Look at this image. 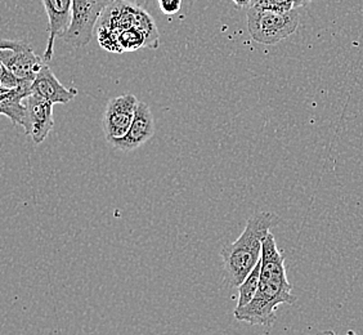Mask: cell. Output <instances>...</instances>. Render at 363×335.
<instances>
[{
  "label": "cell",
  "instance_id": "obj_17",
  "mask_svg": "<svg viewBox=\"0 0 363 335\" xmlns=\"http://www.w3.org/2000/svg\"><path fill=\"white\" fill-rule=\"evenodd\" d=\"M312 0H294V8L298 9V8L304 7L309 4Z\"/></svg>",
  "mask_w": 363,
  "mask_h": 335
},
{
  "label": "cell",
  "instance_id": "obj_1",
  "mask_svg": "<svg viewBox=\"0 0 363 335\" xmlns=\"http://www.w3.org/2000/svg\"><path fill=\"white\" fill-rule=\"evenodd\" d=\"M291 289L293 285L287 280L285 258L277 248L276 238L269 232L263 241L258 292L249 304L236 308L233 316L238 322L269 328L277 320L276 309L279 306L296 302Z\"/></svg>",
  "mask_w": 363,
  "mask_h": 335
},
{
  "label": "cell",
  "instance_id": "obj_15",
  "mask_svg": "<svg viewBox=\"0 0 363 335\" xmlns=\"http://www.w3.org/2000/svg\"><path fill=\"white\" fill-rule=\"evenodd\" d=\"M161 12L167 16H173L181 11L182 0H157Z\"/></svg>",
  "mask_w": 363,
  "mask_h": 335
},
{
  "label": "cell",
  "instance_id": "obj_16",
  "mask_svg": "<svg viewBox=\"0 0 363 335\" xmlns=\"http://www.w3.org/2000/svg\"><path fill=\"white\" fill-rule=\"evenodd\" d=\"M238 7L240 8H249L252 6V0H232Z\"/></svg>",
  "mask_w": 363,
  "mask_h": 335
},
{
  "label": "cell",
  "instance_id": "obj_7",
  "mask_svg": "<svg viewBox=\"0 0 363 335\" xmlns=\"http://www.w3.org/2000/svg\"><path fill=\"white\" fill-rule=\"evenodd\" d=\"M34 80H22L20 87L14 89L0 88V112L7 116L13 124L23 126L30 136V121L26 98L33 94Z\"/></svg>",
  "mask_w": 363,
  "mask_h": 335
},
{
  "label": "cell",
  "instance_id": "obj_14",
  "mask_svg": "<svg viewBox=\"0 0 363 335\" xmlns=\"http://www.w3.org/2000/svg\"><path fill=\"white\" fill-rule=\"evenodd\" d=\"M21 79L14 75L12 71L7 69L3 63H0V87L1 88H7V89H14L17 87H20Z\"/></svg>",
  "mask_w": 363,
  "mask_h": 335
},
{
  "label": "cell",
  "instance_id": "obj_9",
  "mask_svg": "<svg viewBox=\"0 0 363 335\" xmlns=\"http://www.w3.org/2000/svg\"><path fill=\"white\" fill-rule=\"evenodd\" d=\"M74 0H43L48 16V43L44 53V61L48 63L53 58L57 38H63L70 28Z\"/></svg>",
  "mask_w": 363,
  "mask_h": 335
},
{
  "label": "cell",
  "instance_id": "obj_19",
  "mask_svg": "<svg viewBox=\"0 0 363 335\" xmlns=\"http://www.w3.org/2000/svg\"><path fill=\"white\" fill-rule=\"evenodd\" d=\"M254 1H255V0H252V3H254Z\"/></svg>",
  "mask_w": 363,
  "mask_h": 335
},
{
  "label": "cell",
  "instance_id": "obj_5",
  "mask_svg": "<svg viewBox=\"0 0 363 335\" xmlns=\"http://www.w3.org/2000/svg\"><path fill=\"white\" fill-rule=\"evenodd\" d=\"M0 63L21 80H35L39 71L47 65L28 43L8 39L0 43Z\"/></svg>",
  "mask_w": 363,
  "mask_h": 335
},
{
  "label": "cell",
  "instance_id": "obj_8",
  "mask_svg": "<svg viewBox=\"0 0 363 335\" xmlns=\"http://www.w3.org/2000/svg\"><path fill=\"white\" fill-rule=\"evenodd\" d=\"M155 120L151 109L145 102H140L134 115L133 123L123 138L110 142L113 148L129 153L140 148L154 137Z\"/></svg>",
  "mask_w": 363,
  "mask_h": 335
},
{
  "label": "cell",
  "instance_id": "obj_12",
  "mask_svg": "<svg viewBox=\"0 0 363 335\" xmlns=\"http://www.w3.org/2000/svg\"><path fill=\"white\" fill-rule=\"evenodd\" d=\"M260 271H262V259L259 260L258 265L254 267V270L250 273V275L244 280V282L238 287V307L236 308L244 307L254 300L255 294L258 292Z\"/></svg>",
  "mask_w": 363,
  "mask_h": 335
},
{
  "label": "cell",
  "instance_id": "obj_4",
  "mask_svg": "<svg viewBox=\"0 0 363 335\" xmlns=\"http://www.w3.org/2000/svg\"><path fill=\"white\" fill-rule=\"evenodd\" d=\"M116 0H74L70 28L63 36L66 44L82 48L93 38V31L99 17Z\"/></svg>",
  "mask_w": 363,
  "mask_h": 335
},
{
  "label": "cell",
  "instance_id": "obj_13",
  "mask_svg": "<svg viewBox=\"0 0 363 335\" xmlns=\"http://www.w3.org/2000/svg\"><path fill=\"white\" fill-rule=\"evenodd\" d=\"M250 7L276 11V12H289L295 9L294 0H255Z\"/></svg>",
  "mask_w": 363,
  "mask_h": 335
},
{
  "label": "cell",
  "instance_id": "obj_10",
  "mask_svg": "<svg viewBox=\"0 0 363 335\" xmlns=\"http://www.w3.org/2000/svg\"><path fill=\"white\" fill-rule=\"evenodd\" d=\"M30 121V136L35 145H40L55 126L53 104L47 99L31 94L26 98Z\"/></svg>",
  "mask_w": 363,
  "mask_h": 335
},
{
  "label": "cell",
  "instance_id": "obj_3",
  "mask_svg": "<svg viewBox=\"0 0 363 335\" xmlns=\"http://www.w3.org/2000/svg\"><path fill=\"white\" fill-rule=\"evenodd\" d=\"M249 34L254 42L264 45H274L293 35L299 26L301 14L296 11L276 12L257 7L246 11Z\"/></svg>",
  "mask_w": 363,
  "mask_h": 335
},
{
  "label": "cell",
  "instance_id": "obj_11",
  "mask_svg": "<svg viewBox=\"0 0 363 335\" xmlns=\"http://www.w3.org/2000/svg\"><path fill=\"white\" fill-rule=\"evenodd\" d=\"M33 94L44 98L50 104H69L77 96V89L66 88L45 65L33 83Z\"/></svg>",
  "mask_w": 363,
  "mask_h": 335
},
{
  "label": "cell",
  "instance_id": "obj_6",
  "mask_svg": "<svg viewBox=\"0 0 363 335\" xmlns=\"http://www.w3.org/2000/svg\"><path fill=\"white\" fill-rule=\"evenodd\" d=\"M138 105L140 101L132 93H124L108 101L102 118L106 140L112 142L125 136L133 123Z\"/></svg>",
  "mask_w": 363,
  "mask_h": 335
},
{
  "label": "cell",
  "instance_id": "obj_18",
  "mask_svg": "<svg viewBox=\"0 0 363 335\" xmlns=\"http://www.w3.org/2000/svg\"><path fill=\"white\" fill-rule=\"evenodd\" d=\"M318 335H336L335 331H333V330H326V331H323V333H320ZM344 335H357L356 333H353L352 330L350 331H348L347 334Z\"/></svg>",
  "mask_w": 363,
  "mask_h": 335
},
{
  "label": "cell",
  "instance_id": "obj_2",
  "mask_svg": "<svg viewBox=\"0 0 363 335\" xmlns=\"http://www.w3.org/2000/svg\"><path fill=\"white\" fill-rule=\"evenodd\" d=\"M274 216L269 212L252 214L244 232L232 244L224 245L220 251L225 281L230 287H238L262 259L263 241L269 234Z\"/></svg>",
  "mask_w": 363,
  "mask_h": 335
}]
</instances>
